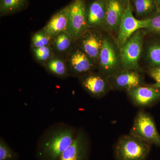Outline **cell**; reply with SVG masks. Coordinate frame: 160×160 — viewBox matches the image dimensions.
Segmentation results:
<instances>
[{"label": "cell", "mask_w": 160, "mask_h": 160, "mask_svg": "<svg viewBox=\"0 0 160 160\" xmlns=\"http://www.w3.org/2000/svg\"><path fill=\"white\" fill-rule=\"evenodd\" d=\"M77 131L69 125L58 123L41 136L39 154L46 160H59L62 153L74 141Z\"/></svg>", "instance_id": "6da1fadb"}, {"label": "cell", "mask_w": 160, "mask_h": 160, "mask_svg": "<svg viewBox=\"0 0 160 160\" xmlns=\"http://www.w3.org/2000/svg\"><path fill=\"white\" fill-rule=\"evenodd\" d=\"M150 144L133 135L125 136L118 142L115 153L117 160H146Z\"/></svg>", "instance_id": "7a4b0ae2"}, {"label": "cell", "mask_w": 160, "mask_h": 160, "mask_svg": "<svg viewBox=\"0 0 160 160\" xmlns=\"http://www.w3.org/2000/svg\"><path fill=\"white\" fill-rule=\"evenodd\" d=\"M144 35L142 30H138L120 48V62L123 70L136 71L140 69L139 61L142 50Z\"/></svg>", "instance_id": "3957f363"}, {"label": "cell", "mask_w": 160, "mask_h": 160, "mask_svg": "<svg viewBox=\"0 0 160 160\" xmlns=\"http://www.w3.org/2000/svg\"><path fill=\"white\" fill-rule=\"evenodd\" d=\"M68 24L66 32L75 41L89 29L86 0H73L68 5Z\"/></svg>", "instance_id": "277c9868"}, {"label": "cell", "mask_w": 160, "mask_h": 160, "mask_svg": "<svg viewBox=\"0 0 160 160\" xmlns=\"http://www.w3.org/2000/svg\"><path fill=\"white\" fill-rule=\"evenodd\" d=\"M149 26V19L138 20L133 15V9L131 2H129L123 15L117 38V43L121 48L134 33L142 29H147Z\"/></svg>", "instance_id": "5b68a950"}, {"label": "cell", "mask_w": 160, "mask_h": 160, "mask_svg": "<svg viewBox=\"0 0 160 160\" xmlns=\"http://www.w3.org/2000/svg\"><path fill=\"white\" fill-rule=\"evenodd\" d=\"M66 60L69 76L81 77L92 72L96 65L80 47H73Z\"/></svg>", "instance_id": "8992f818"}, {"label": "cell", "mask_w": 160, "mask_h": 160, "mask_svg": "<svg viewBox=\"0 0 160 160\" xmlns=\"http://www.w3.org/2000/svg\"><path fill=\"white\" fill-rule=\"evenodd\" d=\"M149 143L160 147V136L153 120L144 112H140L134 121L132 134Z\"/></svg>", "instance_id": "52a82bcc"}, {"label": "cell", "mask_w": 160, "mask_h": 160, "mask_svg": "<svg viewBox=\"0 0 160 160\" xmlns=\"http://www.w3.org/2000/svg\"><path fill=\"white\" fill-rule=\"evenodd\" d=\"M118 57L114 46L107 38H103L102 46L99 56V68L102 74H110L116 70Z\"/></svg>", "instance_id": "ba28073f"}, {"label": "cell", "mask_w": 160, "mask_h": 160, "mask_svg": "<svg viewBox=\"0 0 160 160\" xmlns=\"http://www.w3.org/2000/svg\"><path fill=\"white\" fill-rule=\"evenodd\" d=\"M78 39L80 48L97 65L102 46L103 38L102 35L98 32L88 29Z\"/></svg>", "instance_id": "9c48e42d"}, {"label": "cell", "mask_w": 160, "mask_h": 160, "mask_svg": "<svg viewBox=\"0 0 160 160\" xmlns=\"http://www.w3.org/2000/svg\"><path fill=\"white\" fill-rule=\"evenodd\" d=\"M80 78L83 89L93 97H101L108 90V81L102 73L91 72Z\"/></svg>", "instance_id": "30bf717a"}, {"label": "cell", "mask_w": 160, "mask_h": 160, "mask_svg": "<svg viewBox=\"0 0 160 160\" xmlns=\"http://www.w3.org/2000/svg\"><path fill=\"white\" fill-rule=\"evenodd\" d=\"M88 146V139L85 132L78 130L74 141L62 153L59 160H86Z\"/></svg>", "instance_id": "8fae6325"}, {"label": "cell", "mask_w": 160, "mask_h": 160, "mask_svg": "<svg viewBox=\"0 0 160 160\" xmlns=\"http://www.w3.org/2000/svg\"><path fill=\"white\" fill-rule=\"evenodd\" d=\"M106 25L111 31L118 30L128 2L123 0H106Z\"/></svg>", "instance_id": "7c38bea8"}, {"label": "cell", "mask_w": 160, "mask_h": 160, "mask_svg": "<svg viewBox=\"0 0 160 160\" xmlns=\"http://www.w3.org/2000/svg\"><path fill=\"white\" fill-rule=\"evenodd\" d=\"M106 12V0H94L87 4L86 14L89 28L105 25Z\"/></svg>", "instance_id": "4fadbf2b"}, {"label": "cell", "mask_w": 160, "mask_h": 160, "mask_svg": "<svg viewBox=\"0 0 160 160\" xmlns=\"http://www.w3.org/2000/svg\"><path fill=\"white\" fill-rule=\"evenodd\" d=\"M68 24V10L66 6L52 15L43 29L49 36L53 38L66 32Z\"/></svg>", "instance_id": "5bb4252c"}, {"label": "cell", "mask_w": 160, "mask_h": 160, "mask_svg": "<svg viewBox=\"0 0 160 160\" xmlns=\"http://www.w3.org/2000/svg\"><path fill=\"white\" fill-rule=\"evenodd\" d=\"M129 92L132 99L140 106H147L160 97L158 89L149 86H138L129 90Z\"/></svg>", "instance_id": "9a60e30c"}, {"label": "cell", "mask_w": 160, "mask_h": 160, "mask_svg": "<svg viewBox=\"0 0 160 160\" xmlns=\"http://www.w3.org/2000/svg\"><path fill=\"white\" fill-rule=\"evenodd\" d=\"M114 85L119 89L128 91L139 86L141 82L140 75L133 70H124L114 78Z\"/></svg>", "instance_id": "2e32d148"}, {"label": "cell", "mask_w": 160, "mask_h": 160, "mask_svg": "<svg viewBox=\"0 0 160 160\" xmlns=\"http://www.w3.org/2000/svg\"><path fill=\"white\" fill-rule=\"evenodd\" d=\"M49 73L60 78L66 79L69 76L66 58L55 54L43 66Z\"/></svg>", "instance_id": "e0dca14e"}, {"label": "cell", "mask_w": 160, "mask_h": 160, "mask_svg": "<svg viewBox=\"0 0 160 160\" xmlns=\"http://www.w3.org/2000/svg\"><path fill=\"white\" fill-rule=\"evenodd\" d=\"M75 42L70 35L64 32L52 38L51 45L55 54L66 58L73 48Z\"/></svg>", "instance_id": "ac0fdd59"}, {"label": "cell", "mask_w": 160, "mask_h": 160, "mask_svg": "<svg viewBox=\"0 0 160 160\" xmlns=\"http://www.w3.org/2000/svg\"><path fill=\"white\" fill-rule=\"evenodd\" d=\"M29 0H0L1 16L16 13L26 9Z\"/></svg>", "instance_id": "d6986e66"}, {"label": "cell", "mask_w": 160, "mask_h": 160, "mask_svg": "<svg viewBox=\"0 0 160 160\" xmlns=\"http://www.w3.org/2000/svg\"><path fill=\"white\" fill-rule=\"evenodd\" d=\"M131 2L133 4L132 9L139 17L152 16L157 11L154 0H132Z\"/></svg>", "instance_id": "ffe728a7"}, {"label": "cell", "mask_w": 160, "mask_h": 160, "mask_svg": "<svg viewBox=\"0 0 160 160\" xmlns=\"http://www.w3.org/2000/svg\"><path fill=\"white\" fill-rule=\"evenodd\" d=\"M31 48L32 53L35 59L42 66L55 54L52 45Z\"/></svg>", "instance_id": "44dd1931"}, {"label": "cell", "mask_w": 160, "mask_h": 160, "mask_svg": "<svg viewBox=\"0 0 160 160\" xmlns=\"http://www.w3.org/2000/svg\"><path fill=\"white\" fill-rule=\"evenodd\" d=\"M52 38L43 29L35 32L31 39V48H38L52 45Z\"/></svg>", "instance_id": "7402d4cb"}, {"label": "cell", "mask_w": 160, "mask_h": 160, "mask_svg": "<svg viewBox=\"0 0 160 160\" xmlns=\"http://www.w3.org/2000/svg\"><path fill=\"white\" fill-rule=\"evenodd\" d=\"M18 157L17 154L4 141L0 138V160H14Z\"/></svg>", "instance_id": "603a6c76"}, {"label": "cell", "mask_w": 160, "mask_h": 160, "mask_svg": "<svg viewBox=\"0 0 160 160\" xmlns=\"http://www.w3.org/2000/svg\"><path fill=\"white\" fill-rule=\"evenodd\" d=\"M147 55L149 62L152 65L160 67V44L150 46Z\"/></svg>", "instance_id": "cb8c5ba5"}, {"label": "cell", "mask_w": 160, "mask_h": 160, "mask_svg": "<svg viewBox=\"0 0 160 160\" xmlns=\"http://www.w3.org/2000/svg\"><path fill=\"white\" fill-rule=\"evenodd\" d=\"M149 19V26L147 29L155 32H160V12H157Z\"/></svg>", "instance_id": "d4e9b609"}, {"label": "cell", "mask_w": 160, "mask_h": 160, "mask_svg": "<svg viewBox=\"0 0 160 160\" xmlns=\"http://www.w3.org/2000/svg\"><path fill=\"white\" fill-rule=\"evenodd\" d=\"M150 74L152 77L156 81V86L160 85V67L152 69L150 71Z\"/></svg>", "instance_id": "484cf974"}, {"label": "cell", "mask_w": 160, "mask_h": 160, "mask_svg": "<svg viewBox=\"0 0 160 160\" xmlns=\"http://www.w3.org/2000/svg\"><path fill=\"white\" fill-rule=\"evenodd\" d=\"M157 7V12H160V0H154Z\"/></svg>", "instance_id": "4316f807"}, {"label": "cell", "mask_w": 160, "mask_h": 160, "mask_svg": "<svg viewBox=\"0 0 160 160\" xmlns=\"http://www.w3.org/2000/svg\"><path fill=\"white\" fill-rule=\"evenodd\" d=\"M123 1H125V2H131L132 0H123Z\"/></svg>", "instance_id": "83f0119b"}, {"label": "cell", "mask_w": 160, "mask_h": 160, "mask_svg": "<svg viewBox=\"0 0 160 160\" xmlns=\"http://www.w3.org/2000/svg\"><path fill=\"white\" fill-rule=\"evenodd\" d=\"M156 86V87H158V88H160V85H159V86Z\"/></svg>", "instance_id": "f1b7e54d"}]
</instances>
